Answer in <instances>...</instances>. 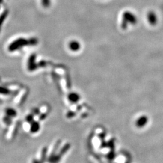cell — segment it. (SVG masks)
Listing matches in <instances>:
<instances>
[{"instance_id": "3", "label": "cell", "mask_w": 163, "mask_h": 163, "mask_svg": "<svg viewBox=\"0 0 163 163\" xmlns=\"http://www.w3.org/2000/svg\"><path fill=\"white\" fill-rule=\"evenodd\" d=\"M148 19L150 21V22L154 24L156 21V17L155 14L153 12H150L148 14Z\"/></svg>"}, {"instance_id": "5", "label": "cell", "mask_w": 163, "mask_h": 163, "mask_svg": "<svg viewBox=\"0 0 163 163\" xmlns=\"http://www.w3.org/2000/svg\"><path fill=\"white\" fill-rule=\"evenodd\" d=\"M42 4L44 7H49L50 4V0H42Z\"/></svg>"}, {"instance_id": "2", "label": "cell", "mask_w": 163, "mask_h": 163, "mask_svg": "<svg viewBox=\"0 0 163 163\" xmlns=\"http://www.w3.org/2000/svg\"><path fill=\"white\" fill-rule=\"evenodd\" d=\"M147 121V118L144 117H141L137 121V126H138V128H143L146 125Z\"/></svg>"}, {"instance_id": "7", "label": "cell", "mask_w": 163, "mask_h": 163, "mask_svg": "<svg viewBox=\"0 0 163 163\" xmlns=\"http://www.w3.org/2000/svg\"><path fill=\"white\" fill-rule=\"evenodd\" d=\"M46 153H47V149L44 148L43 150L42 153V160H45L46 158Z\"/></svg>"}, {"instance_id": "4", "label": "cell", "mask_w": 163, "mask_h": 163, "mask_svg": "<svg viewBox=\"0 0 163 163\" xmlns=\"http://www.w3.org/2000/svg\"><path fill=\"white\" fill-rule=\"evenodd\" d=\"M39 129V125L38 123H33L31 128V132H36Z\"/></svg>"}, {"instance_id": "8", "label": "cell", "mask_w": 163, "mask_h": 163, "mask_svg": "<svg viewBox=\"0 0 163 163\" xmlns=\"http://www.w3.org/2000/svg\"><path fill=\"white\" fill-rule=\"evenodd\" d=\"M42 162L40 161H38V160H34L33 161V163H41Z\"/></svg>"}, {"instance_id": "1", "label": "cell", "mask_w": 163, "mask_h": 163, "mask_svg": "<svg viewBox=\"0 0 163 163\" xmlns=\"http://www.w3.org/2000/svg\"><path fill=\"white\" fill-rule=\"evenodd\" d=\"M123 18L125 20H127L132 23H135L137 21V19L135 15L129 12H126L123 14Z\"/></svg>"}, {"instance_id": "6", "label": "cell", "mask_w": 163, "mask_h": 163, "mask_svg": "<svg viewBox=\"0 0 163 163\" xmlns=\"http://www.w3.org/2000/svg\"><path fill=\"white\" fill-rule=\"evenodd\" d=\"M79 44H77L76 43H72L70 44L71 49H72L73 50H76L79 48Z\"/></svg>"}]
</instances>
